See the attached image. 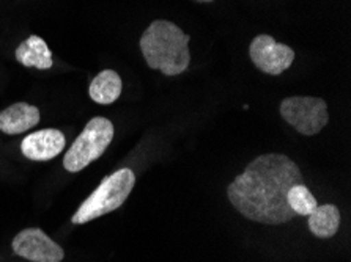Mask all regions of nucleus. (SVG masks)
Instances as JSON below:
<instances>
[{
	"label": "nucleus",
	"mask_w": 351,
	"mask_h": 262,
	"mask_svg": "<svg viewBox=\"0 0 351 262\" xmlns=\"http://www.w3.org/2000/svg\"><path fill=\"white\" fill-rule=\"evenodd\" d=\"M301 183V170L290 157L276 153L262 154L228 184L227 196L249 220L282 224L296 217L287 202V194Z\"/></svg>",
	"instance_id": "nucleus-1"
},
{
	"label": "nucleus",
	"mask_w": 351,
	"mask_h": 262,
	"mask_svg": "<svg viewBox=\"0 0 351 262\" xmlns=\"http://www.w3.org/2000/svg\"><path fill=\"white\" fill-rule=\"evenodd\" d=\"M191 36L177 24L156 19L141 36L139 46L150 69H158L164 76H178L191 65Z\"/></svg>",
	"instance_id": "nucleus-2"
},
{
	"label": "nucleus",
	"mask_w": 351,
	"mask_h": 262,
	"mask_svg": "<svg viewBox=\"0 0 351 262\" xmlns=\"http://www.w3.org/2000/svg\"><path fill=\"white\" fill-rule=\"evenodd\" d=\"M136 174L130 168L117 170L115 173L106 176L97 187V190L85 200L74 213L73 224H84L103 217L121 207L134 189Z\"/></svg>",
	"instance_id": "nucleus-3"
},
{
	"label": "nucleus",
	"mask_w": 351,
	"mask_h": 262,
	"mask_svg": "<svg viewBox=\"0 0 351 262\" xmlns=\"http://www.w3.org/2000/svg\"><path fill=\"white\" fill-rule=\"evenodd\" d=\"M112 121L104 116H95L87 122L63 157V167L70 173H79L99 159L114 138Z\"/></svg>",
	"instance_id": "nucleus-4"
},
{
	"label": "nucleus",
	"mask_w": 351,
	"mask_h": 262,
	"mask_svg": "<svg viewBox=\"0 0 351 262\" xmlns=\"http://www.w3.org/2000/svg\"><path fill=\"white\" fill-rule=\"evenodd\" d=\"M280 116L302 135H317L329 121L328 104L313 96H291L280 103Z\"/></svg>",
	"instance_id": "nucleus-5"
},
{
	"label": "nucleus",
	"mask_w": 351,
	"mask_h": 262,
	"mask_svg": "<svg viewBox=\"0 0 351 262\" xmlns=\"http://www.w3.org/2000/svg\"><path fill=\"white\" fill-rule=\"evenodd\" d=\"M249 57L255 66L269 76H279L295 62V51L269 35H258L249 46Z\"/></svg>",
	"instance_id": "nucleus-6"
},
{
	"label": "nucleus",
	"mask_w": 351,
	"mask_h": 262,
	"mask_svg": "<svg viewBox=\"0 0 351 262\" xmlns=\"http://www.w3.org/2000/svg\"><path fill=\"white\" fill-rule=\"evenodd\" d=\"M13 251L32 262H62L65 251L40 228L23 229L13 239Z\"/></svg>",
	"instance_id": "nucleus-7"
},
{
	"label": "nucleus",
	"mask_w": 351,
	"mask_h": 262,
	"mask_svg": "<svg viewBox=\"0 0 351 262\" xmlns=\"http://www.w3.org/2000/svg\"><path fill=\"white\" fill-rule=\"evenodd\" d=\"M66 138L58 129H41L32 132L21 143L24 157L35 162H46L57 157L65 149Z\"/></svg>",
	"instance_id": "nucleus-8"
},
{
	"label": "nucleus",
	"mask_w": 351,
	"mask_h": 262,
	"mask_svg": "<svg viewBox=\"0 0 351 262\" xmlns=\"http://www.w3.org/2000/svg\"><path fill=\"white\" fill-rule=\"evenodd\" d=\"M40 120L41 115L38 107L27 103H18L0 112V131L8 135H18V133L34 129Z\"/></svg>",
	"instance_id": "nucleus-9"
},
{
	"label": "nucleus",
	"mask_w": 351,
	"mask_h": 262,
	"mask_svg": "<svg viewBox=\"0 0 351 262\" xmlns=\"http://www.w3.org/2000/svg\"><path fill=\"white\" fill-rule=\"evenodd\" d=\"M14 57L21 65L27 68L43 69V71H45V69H51L52 65H54L52 52L49 51V47H47L46 41L36 35H32L27 40L21 42L19 47L14 52Z\"/></svg>",
	"instance_id": "nucleus-10"
},
{
	"label": "nucleus",
	"mask_w": 351,
	"mask_h": 262,
	"mask_svg": "<svg viewBox=\"0 0 351 262\" xmlns=\"http://www.w3.org/2000/svg\"><path fill=\"white\" fill-rule=\"evenodd\" d=\"M121 88H123V83L119 74L112 69H104L90 82L88 94L97 104L109 105L120 98Z\"/></svg>",
	"instance_id": "nucleus-11"
},
{
	"label": "nucleus",
	"mask_w": 351,
	"mask_h": 262,
	"mask_svg": "<svg viewBox=\"0 0 351 262\" xmlns=\"http://www.w3.org/2000/svg\"><path fill=\"white\" fill-rule=\"evenodd\" d=\"M340 228V211L334 205L317 206L309 215V229L318 239H331Z\"/></svg>",
	"instance_id": "nucleus-12"
},
{
	"label": "nucleus",
	"mask_w": 351,
	"mask_h": 262,
	"mask_svg": "<svg viewBox=\"0 0 351 262\" xmlns=\"http://www.w3.org/2000/svg\"><path fill=\"white\" fill-rule=\"evenodd\" d=\"M287 202H289L290 209L296 213V217H309L313 209L318 206L315 196L312 195V192L302 183L293 185L289 190V194H287Z\"/></svg>",
	"instance_id": "nucleus-13"
},
{
	"label": "nucleus",
	"mask_w": 351,
	"mask_h": 262,
	"mask_svg": "<svg viewBox=\"0 0 351 262\" xmlns=\"http://www.w3.org/2000/svg\"><path fill=\"white\" fill-rule=\"evenodd\" d=\"M194 2H199V3H211V2H215V0H194Z\"/></svg>",
	"instance_id": "nucleus-14"
}]
</instances>
